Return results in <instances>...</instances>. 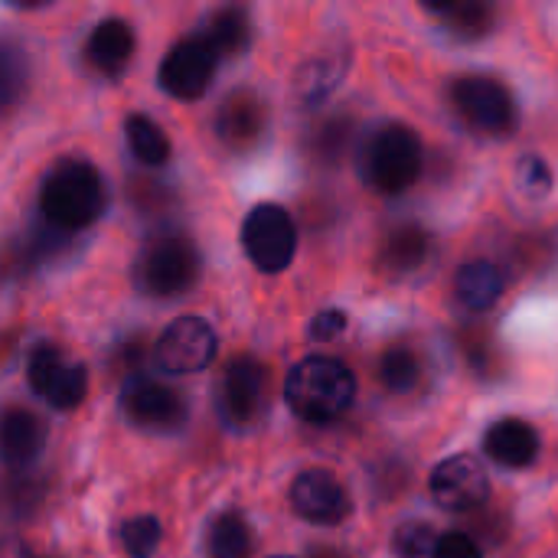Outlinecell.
Here are the masks:
<instances>
[{
  "label": "cell",
  "instance_id": "1",
  "mask_svg": "<svg viewBox=\"0 0 558 558\" xmlns=\"http://www.w3.org/2000/svg\"><path fill=\"white\" fill-rule=\"evenodd\" d=\"M105 203H108L105 180L98 167L82 157L59 160L49 170L43 193H39V209H43L46 226H52L62 235L82 232L92 222H98L105 213Z\"/></svg>",
  "mask_w": 558,
  "mask_h": 558
},
{
  "label": "cell",
  "instance_id": "2",
  "mask_svg": "<svg viewBox=\"0 0 558 558\" xmlns=\"http://www.w3.org/2000/svg\"><path fill=\"white\" fill-rule=\"evenodd\" d=\"M284 399L298 418L314 422V425H327L353 405L356 376L340 360L307 356L288 373Z\"/></svg>",
  "mask_w": 558,
  "mask_h": 558
},
{
  "label": "cell",
  "instance_id": "3",
  "mask_svg": "<svg viewBox=\"0 0 558 558\" xmlns=\"http://www.w3.org/2000/svg\"><path fill=\"white\" fill-rule=\"evenodd\" d=\"M363 180L379 193H402L422 173V144L418 134L402 121L379 124L360 154Z\"/></svg>",
  "mask_w": 558,
  "mask_h": 558
},
{
  "label": "cell",
  "instance_id": "4",
  "mask_svg": "<svg viewBox=\"0 0 558 558\" xmlns=\"http://www.w3.org/2000/svg\"><path fill=\"white\" fill-rule=\"evenodd\" d=\"M203 275V255L186 235H160L154 239L134 268V281L144 294L177 298L186 294Z\"/></svg>",
  "mask_w": 558,
  "mask_h": 558
},
{
  "label": "cell",
  "instance_id": "5",
  "mask_svg": "<svg viewBox=\"0 0 558 558\" xmlns=\"http://www.w3.org/2000/svg\"><path fill=\"white\" fill-rule=\"evenodd\" d=\"M451 108L468 128L490 137H507L517 128V101L500 78L490 75H461L448 88Z\"/></svg>",
  "mask_w": 558,
  "mask_h": 558
},
{
  "label": "cell",
  "instance_id": "6",
  "mask_svg": "<svg viewBox=\"0 0 558 558\" xmlns=\"http://www.w3.org/2000/svg\"><path fill=\"white\" fill-rule=\"evenodd\" d=\"M242 248L252 265L265 275H278L294 262L298 252V229L284 206L258 203L242 226Z\"/></svg>",
  "mask_w": 558,
  "mask_h": 558
},
{
  "label": "cell",
  "instance_id": "7",
  "mask_svg": "<svg viewBox=\"0 0 558 558\" xmlns=\"http://www.w3.org/2000/svg\"><path fill=\"white\" fill-rule=\"evenodd\" d=\"M26 379L39 399H46L59 412H72L88 396V369L69 360L52 343H36L26 360Z\"/></svg>",
  "mask_w": 558,
  "mask_h": 558
},
{
  "label": "cell",
  "instance_id": "8",
  "mask_svg": "<svg viewBox=\"0 0 558 558\" xmlns=\"http://www.w3.org/2000/svg\"><path fill=\"white\" fill-rule=\"evenodd\" d=\"M216 62H219V56L213 52L206 36H190L163 56V62L157 69V82L170 98L196 101L206 95V88L216 75Z\"/></svg>",
  "mask_w": 558,
  "mask_h": 558
},
{
  "label": "cell",
  "instance_id": "9",
  "mask_svg": "<svg viewBox=\"0 0 558 558\" xmlns=\"http://www.w3.org/2000/svg\"><path fill=\"white\" fill-rule=\"evenodd\" d=\"M288 500H291V510H294L301 520L317 523V526H340V523H347L350 513H353L350 490L340 484V477H333V474L324 471V468H307V471H301V474L291 481Z\"/></svg>",
  "mask_w": 558,
  "mask_h": 558
},
{
  "label": "cell",
  "instance_id": "10",
  "mask_svg": "<svg viewBox=\"0 0 558 558\" xmlns=\"http://www.w3.org/2000/svg\"><path fill=\"white\" fill-rule=\"evenodd\" d=\"M160 369L186 376V373H199L216 360V330L203 320V317H177L157 340L154 350Z\"/></svg>",
  "mask_w": 558,
  "mask_h": 558
},
{
  "label": "cell",
  "instance_id": "11",
  "mask_svg": "<svg viewBox=\"0 0 558 558\" xmlns=\"http://www.w3.org/2000/svg\"><path fill=\"white\" fill-rule=\"evenodd\" d=\"M428 487H432L435 504L448 513H471V510L484 507L490 497L487 471L471 454H454V458L441 461L432 471Z\"/></svg>",
  "mask_w": 558,
  "mask_h": 558
},
{
  "label": "cell",
  "instance_id": "12",
  "mask_svg": "<svg viewBox=\"0 0 558 558\" xmlns=\"http://www.w3.org/2000/svg\"><path fill=\"white\" fill-rule=\"evenodd\" d=\"M121 405H124L128 422L147 432H173L183 425V415H186L183 399L157 379H134L124 389Z\"/></svg>",
  "mask_w": 558,
  "mask_h": 558
},
{
  "label": "cell",
  "instance_id": "13",
  "mask_svg": "<svg viewBox=\"0 0 558 558\" xmlns=\"http://www.w3.org/2000/svg\"><path fill=\"white\" fill-rule=\"evenodd\" d=\"M265 386H268V369L252 360V356H239L219 386V409L229 422L245 425L258 415V409L265 405Z\"/></svg>",
  "mask_w": 558,
  "mask_h": 558
},
{
  "label": "cell",
  "instance_id": "14",
  "mask_svg": "<svg viewBox=\"0 0 558 558\" xmlns=\"http://www.w3.org/2000/svg\"><path fill=\"white\" fill-rule=\"evenodd\" d=\"M262 131H265V101L255 92L239 88L222 98V105L216 111V137L229 150L255 147Z\"/></svg>",
  "mask_w": 558,
  "mask_h": 558
},
{
  "label": "cell",
  "instance_id": "15",
  "mask_svg": "<svg viewBox=\"0 0 558 558\" xmlns=\"http://www.w3.org/2000/svg\"><path fill=\"white\" fill-rule=\"evenodd\" d=\"M539 448H543L539 432L523 418H504L484 438V451L490 454V461H497L500 468H510V471L530 468L539 458Z\"/></svg>",
  "mask_w": 558,
  "mask_h": 558
},
{
  "label": "cell",
  "instance_id": "16",
  "mask_svg": "<svg viewBox=\"0 0 558 558\" xmlns=\"http://www.w3.org/2000/svg\"><path fill=\"white\" fill-rule=\"evenodd\" d=\"M131 56H134V29L121 16L101 20L85 43V59L101 75H121Z\"/></svg>",
  "mask_w": 558,
  "mask_h": 558
},
{
  "label": "cell",
  "instance_id": "17",
  "mask_svg": "<svg viewBox=\"0 0 558 558\" xmlns=\"http://www.w3.org/2000/svg\"><path fill=\"white\" fill-rule=\"evenodd\" d=\"M507 291V278L494 262H468L461 265V271L454 275V298L464 311L481 314L490 311Z\"/></svg>",
  "mask_w": 558,
  "mask_h": 558
},
{
  "label": "cell",
  "instance_id": "18",
  "mask_svg": "<svg viewBox=\"0 0 558 558\" xmlns=\"http://www.w3.org/2000/svg\"><path fill=\"white\" fill-rule=\"evenodd\" d=\"M46 422L26 409H7L3 415V461L10 468H26L46 448Z\"/></svg>",
  "mask_w": 558,
  "mask_h": 558
},
{
  "label": "cell",
  "instance_id": "19",
  "mask_svg": "<svg viewBox=\"0 0 558 558\" xmlns=\"http://www.w3.org/2000/svg\"><path fill=\"white\" fill-rule=\"evenodd\" d=\"M428 13H435L454 36L461 39H481L494 29L497 10L490 3L461 0V3H428Z\"/></svg>",
  "mask_w": 558,
  "mask_h": 558
},
{
  "label": "cell",
  "instance_id": "20",
  "mask_svg": "<svg viewBox=\"0 0 558 558\" xmlns=\"http://www.w3.org/2000/svg\"><path fill=\"white\" fill-rule=\"evenodd\" d=\"M248 39H252V23H248V13L242 7H222L209 16L206 43L213 46V52L219 59L245 52Z\"/></svg>",
  "mask_w": 558,
  "mask_h": 558
},
{
  "label": "cell",
  "instance_id": "21",
  "mask_svg": "<svg viewBox=\"0 0 558 558\" xmlns=\"http://www.w3.org/2000/svg\"><path fill=\"white\" fill-rule=\"evenodd\" d=\"M428 252H432V235L418 226H399L389 232L386 239V248H383V262L405 275V271H415L428 262Z\"/></svg>",
  "mask_w": 558,
  "mask_h": 558
},
{
  "label": "cell",
  "instance_id": "22",
  "mask_svg": "<svg viewBox=\"0 0 558 558\" xmlns=\"http://www.w3.org/2000/svg\"><path fill=\"white\" fill-rule=\"evenodd\" d=\"M124 137L131 154L144 163V167H163L170 160V137L163 134V128L157 121H150L147 114H131L124 121Z\"/></svg>",
  "mask_w": 558,
  "mask_h": 558
},
{
  "label": "cell",
  "instance_id": "23",
  "mask_svg": "<svg viewBox=\"0 0 558 558\" xmlns=\"http://www.w3.org/2000/svg\"><path fill=\"white\" fill-rule=\"evenodd\" d=\"M209 558H248L252 553V530L242 513H222L206 536Z\"/></svg>",
  "mask_w": 558,
  "mask_h": 558
},
{
  "label": "cell",
  "instance_id": "24",
  "mask_svg": "<svg viewBox=\"0 0 558 558\" xmlns=\"http://www.w3.org/2000/svg\"><path fill=\"white\" fill-rule=\"evenodd\" d=\"M343 75V62L337 56H317V59H307L298 72V82H294V92L304 105H317L320 98H327L337 82Z\"/></svg>",
  "mask_w": 558,
  "mask_h": 558
},
{
  "label": "cell",
  "instance_id": "25",
  "mask_svg": "<svg viewBox=\"0 0 558 558\" xmlns=\"http://www.w3.org/2000/svg\"><path fill=\"white\" fill-rule=\"evenodd\" d=\"M379 376H383V386H386L389 392H412V389L418 386L422 363H418L415 350H409V347H392V350L383 356Z\"/></svg>",
  "mask_w": 558,
  "mask_h": 558
},
{
  "label": "cell",
  "instance_id": "26",
  "mask_svg": "<svg viewBox=\"0 0 558 558\" xmlns=\"http://www.w3.org/2000/svg\"><path fill=\"white\" fill-rule=\"evenodd\" d=\"M163 539L157 517H134L121 526V546L131 558H150Z\"/></svg>",
  "mask_w": 558,
  "mask_h": 558
},
{
  "label": "cell",
  "instance_id": "27",
  "mask_svg": "<svg viewBox=\"0 0 558 558\" xmlns=\"http://www.w3.org/2000/svg\"><path fill=\"white\" fill-rule=\"evenodd\" d=\"M438 533L432 530V523H418V520H409L396 530L392 536V549L399 558H428L435 556L438 549Z\"/></svg>",
  "mask_w": 558,
  "mask_h": 558
},
{
  "label": "cell",
  "instance_id": "28",
  "mask_svg": "<svg viewBox=\"0 0 558 558\" xmlns=\"http://www.w3.org/2000/svg\"><path fill=\"white\" fill-rule=\"evenodd\" d=\"M350 137H353V124L347 118H333L317 131V154L324 160H340L347 154Z\"/></svg>",
  "mask_w": 558,
  "mask_h": 558
},
{
  "label": "cell",
  "instance_id": "29",
  "mask_svg": "<svg viewBox=\"0 0 558 558\" xmlns=\"http://www.w3.org/2000/svg\"><path fill=\"white\" fill-rule=\"evenodd\" d=\"M520 186H523L530 196H543V193H549V186H553V170H549L539 157H526V160L520 163Z\"/></svg>",
  "mask_w": 558,
  "mask_h": 558
},
{
  "label": "cell",
  "instance_id": "30",
  "mask_svg": "<svg viewBox=\"0 0 558 558\" xmlns=\"http://www.w3.org/2000/svg\"><path fill=\"white\" fill-rule=\"evenodd\" d=\"M432 558H484V553L468 533H448V536H441Z\"/></svg>",
  "mask_w": 558,
  "mask_h": 558
},
{
  "label": "cell",
  "instance_id": "31",
  "mask_svg": "<svg viewBox=\"0 0 558 558\" xmlns=\"http://www.w3.org/2000/svg\"><path fill=\"white\" fill-rule=\"evenodd\" d=\"M343 327H347V314H343V311H324V314L314 317L311 337H314V340H330V337H337Z\"/></svg>",
  "mask_w": 558,
  "mask_h": 558
},
{
  "label": "cell",
  "instance_id": "32",
  "mask_svg": "<svg viewBox=\"0 0 558 558\" xmlns=\"http://www.w3.org/2000/svg\"><path fill=\"white\" fill-rule=\"evenodd\" d=\"M13 49L7 46V52H3V101L10 105L13 98H16V69H13Z\"/></svg>",
  "mask_w": 558,
  "mask_h": 558
},
{
  "label": "cell",
  "instance_id": "33",
  "mask_svg": "<svg viewBox=\"0 0 558 558\" xmlns=\"http://www.w3.org/2000/svg\"><path fill=\"white\" fill-rule=\"evenodd\" d=\"M311 558H347L340 549H333V546H317L314 553H311Z\"/></svg>",
  "mask_w": 558,
  "mask_h": 558
},
{
  "label": "cell",
  "instance_id": "34",
  "mask_svg": "<svg viewBox=\"0 0 558 558\" xmlns=\"http://www.w3.org/2000/svg\"><path fill=\"white\" fill-rule=\"evenodd\" d=\"M275 558H281V556H275Z\"/></svg>",
  "mask_w": 558,
  "mask_h": 558
}]
</instances>
